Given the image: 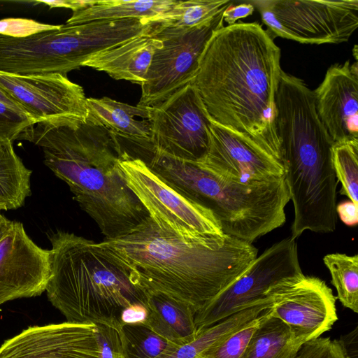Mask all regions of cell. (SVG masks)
Masks as SVG:
<instances>
[{"mask_svg":"<svg viewBox=\"0 0 358 358\" xmlns=\"http://www.w3.org/2000/svg\"><path fill=\"white\" fill-rule=\"evenodd\" d=\"M0 87L14 97L38 122L80 123L87 119L83 88L71 81L66 75L53 73L17 76L0 72Z\"/></svg>","mask_w":358,"mask_h":358,"instance_id":"obj_13","label":"cell"},{"mask_svg":"<svg viewBox=\"0 0 358 358\" xmlns=\"http://www.w3.org/2000/svg\"><path fill=\"white\" fill-rule=\"evenodd\" d=\"M232 0L176 1L168 11L160 15L155 27L192 28L225 10Z\"/></svg>","mask_w":358,"mask_h":358,"instance_id":"obj_24","label":"cell"},{"mask_svg":"<svg viewBox=\"0 0 358 358\" xmlns=\"http://www.w3.org/2000/svg\"><path fill=\"white\" fill-rule=\"evenodd\" d=\"M52 244L48 300L69 322L106 324L120 329L124 310L147 307L149 292L97 243L63 231Z\"/></svg>","mask_w":358,"mask_h":358,"instance_id":"obj_5","label":"cell"},{"mask_svg":"<svg viewBox=\"0 0 358 358\" xmlns=\"http://www.w3.org/2000/svg\"><path fill=\"white\" fill-rule=\"evenodd\" d=\"M263 310V306L258 304L236 313L208 327L191 343L182 345L172 343L156 358H196L213 344L257 317Z\"/></svg>","mask_w":358,"mask_h":358,"instance_id":"obj_23","label":"cell"},{"mask_svg":"<svg viewBox=\"0 0 358 358\" xmlns=\"http://www.w3.org/2000/svg\"><path fill=\"white\" fill-rule=\"evenodd\" d=\"M148 314L147 307L135 304L127 308L122 315V326L128 324H145Z\"/></svg>","mask_w":358,"mask_h":358,"instance_id":"obj_35","label":"cell"},{"mask_svg":"<svg viewBox=\"0 0 358 358\" xmlns=\"http://www.w3.org/2000/svg\"><path fill=\"white\" fill-rule=\"evenodd\" d=\"M119 334L124 358H156L172 344L143 323L123 324Z\"/></svg>","mask_w":358,"mask_h":358,"instance_id":"obj_26","label":"cell"},{"mask_svg":"<svg viewBox=\"0 0 358 358\" xmlns=\"http://www.w3.org/2000/svg\"><path fill=\"white\" fill-rule=\"evenodd\" d=\"M336 213L346 225L353 227L357 224L358 206H356L350 200L336 205Z\"/></svg>","mask_w":358,"mask_h":358,"instance_id":"obj_34","label":"cell"},{"mask_svg":"<svg viewBox=\"0 0 358 358\" xmlns=\"http://www.w3.org/2000/svg\"><path fill=\"white\" fill-rule=\"evenodd\" d=\"M271 314V306L241 328L208 347L196 358H241L255 331Z\"/></svg>","mask_w":358,"mask_h":358,"instance_id":"obj_28","label":"cell"},{"mask_svg":"<svg viewBox=\"0 0 358 358\" xmlns=\"http://www.w3.org/2000/svg\"><path fill=\"white\" fill-rule=\"evenodd\" d=\"M280 49L257 22L215 32L194 80L211 120L261 146L281 162L275 95Z\"/></svg>","mask_w":358,"mask_h":358,"instance_id":"obj_1","label":"cell"},{"mask_svg":"<svg viewBox=\"0 0 358 358\" xmlns=\"http://www.w3.org/2000/svg\"><path fill=\"white\" fill-rule=\"evenodd\" d=\"M18 139L42 148L45 164L68 185L106 239L124 234L149 216L126 183L118 165L124 150L110 129L88 120L43 121L27 127Z\"/></svg>","mask_w":358,"mask_h":358,"instance_id":"obj_3","label":"cell"},{"mask_svg":"<svg viewBox=\"0 0 358 358\" xmlns=\"http://www.w3.org/2000/svg\"><path fill=\"white\" fill-rule=\"evenodd\" d=\"M99 347V358H124L119 330L106 324H94Z\"/></svg>","mask_w":358,"mask_h":358,"instance_id":"obj_32","label":"cell"},{"mask_svg":"<svg viewBox=\"0 0 358 358\" xmlns=\"http://www.w3.org/2000/svg\"><path fill=\"white\" fill-rule=\"evenodd\" d=\"M224 11L194 27L154 29L151 35L162 41V46L154 52L138 105L155 106L194 82L206 45L224 27Z\"/></svg>","mask_w":358,"mask_h":358,"instance_id":"obj_9","label":"cell"},{"mask_svg":"<svg viewBox=\"0 0 358 358\" xmlns=\"http://www.w3.org/2000/svg\"><path fill=\"white\" fill-rule=\"evenodd\" d=\"M271 315L285 322L303 344L329 331L338 320L336 297L326 282L303 275L271 288Z\"/></svg>","mask_w":358,"mask_h":358,"instance_id":"obj_12","label":"cell"},{"mask_svg":"<svg viewBox=\"0 0 358 358\" xmlns=\"http://www.w3.org/2000/svg\"><path fill=\"white\" fill-rule=\"evenodd\" d=\"M147 164L173 188L210 210L226 235L252 243L286 221L290 196L284 176L241 182L197 162L158 152Z\"/></svg>","mask_w":358,"mask_h":358,"instance_id":"obj_6","label":"cell"},{"mask_svg":"<svg viewBox=\"0 0 358 358\" xmlns=\"http://www.w3.org/2000/svg\"><path fill=\"white\" fill-rule=\"evenodd\" d=\"M145 324L178 345L193 341L198 336L196 311L189 303L160 292H149Z\"/></svg>","mask_w":358,"mask_h":358,"instance_id":"obj_20","label":"cell"},{"mask_svg":"<svg viewBox=\"0 0 358 358\" xmlns=\"http://www.w3.org/2000/svg\"><path fill=\"white\" fill-rule=\"evenodd\" d=\"M152 153L201 162L210 143V115L194 85L190 83L150 107Z\"/></svg>","mask_w":358,"mask_h":358,"instance_id":"obj_11","label":"cell"},{"mask_svg":"<svg viewBox=\"0 0 358 358\" xmlns=\"http://www.w3.org/2000/svg\"><path fill=\"white\" fill-rule=\"evenodd\" d=\"M95 325L65 322L33 326L6 340L0 358H99Z\"/></svg>","mask_w":358,"mask_h":358,"instance_id":"obj_16","label":"cell"},{"mask_svg":"<svg viewBox=\"0 0 358 358\" xmlns=\"http://www.w3.org/2000/svg\"><path fill=\"white\" fill-rule=\"evenodd\" d=\"M295 358H348L339 340L319 337L303 343Z\"/></svg>","mask_w":358,"mask_h":358,"instance_id":"obj_30","label":"cell"},{"mask_svg":"<svg viewBox=\"0 0 358 358\" xmlns=\"http://www.w3.org/2000/svg\"><path fill=\"white\" fill-rule=\"evenodd\" d=\"M332 161L340 193L358 206V139L334 143Z\"/></svg>","mask_w":358,"mask_h":358,"instance_id":"obj_27","label":"cell"},{"mask_svg":"<svg viewBox=\"0 0 358 358\" xmlns=\"http://www.w3.org/2000/svg\"><path fill=\"white\" fill-rule=\"evenodd\" d=\"M267 31L302 43L346 42L358 27V0H251Z\"/></svg>","mask_w":358,"mask_h":358,"instance_id":"obj_8","label":"cell"},{"mask_svg":"<svg viewBox=\"0 0 358 358\" xmlns=\"http://www.w3.org/2000/svg\"><path fill=\"white\" fill-rule=\"evenodd\" d=\"M51 271V250L37 245L23 224L12 221L0 241V305L41 295Z\"/></svg>","mask_w":358,"mask_h":358,"instance_id":"obj_14","label":"cell"},{"mask_svg":"<svg viewBox=\"0 0 358 358\" xmlns=\"http://www.w3.org/2000/svg\"><path fill=\"white\" fill-rule=\"evenodd\" d=\"M198 163V162H197ZM206 169L245 183L268 182L284 176L282 163L250 138L212 120Z\"/></svg>","mask_w":358,"mask_h":358,"instance_id":"obj_15","label":"cell"},{"mask_svg":"<svg viewBox=\"0 0 358 358\" xmlns=\"http://www.w3.org/2000/svg\"><path fill=\"white\" fill-rule=\"evenodd\" d=\"M87 120L103 126L119 138L129 139L141 146L150 145V107L131 106L108 96L87 98Z\"/></svg>","mask_w":358,"mask_h":358,"instance_id":"obj_19","label":"cell"},{"mask_svg":"<svg viewBox=\"0 0 358 358\" xmlns=\"http://www.w3.org/2000/svg\"><path fill=\"white\" fill-rule=\"evenodd\" d=\"M303 343L271 314L258 327L241 358H295Z\"/></svg>","mask_w":358,"mask_h":358,"instance_id":"obj_22","label":"cell"},{"mask_svg":"<svg viewBox=\"0 0 358 358\" xmlns=\"http://www.w3.org/2000/svg\"><path fill=\"white\" fill-rule=\"evenodd\" d=\"M37 122L30 115L0 101V145L13 143L27 127Z\"/></svg>","mask_w":358,"mask_h":358,"instance_id":"obj_29","label":"cell"},{"mask_svg":"<svg viewBox=\"0 0 358 358\" xmlns=\"http://www.w3.org/2000/svg\"><path fill=\"white\" fill-rule=\"evenodd\" d=\"M2 210H6V208H5L4 206L0 202V214H1V211Z\"/></svg>","mask_w":358,"mask_h":358,"instance_id":"obj_38","label":"cell"},{"mask_svg":"<svg viewBox=\"0 0 358 358\" xmlns=\"http://www.w3.org/2000/svg\"><path fill=\"white\" fill-rule=\"evenodd\" d=\"M275 108L281 163L294 209L291 237L306 230L332 232L337 223L334 143L319 119L313 92L302 83L282 86Z\"/></svg>","mask_w":358,"mask_h":358,"instance_id":"obj_4","label":"cell"},{"mask_svg":"<svg viewBox=\"0 0 358 358\" xmlns=\"http://www.w3.org/2000/svg\"><path fill=\"white\" fill-rule=\"evenodd\" d=\"M255 10L254 6L249 1H244L239 4H230L223 13L224 21L229 25L236 23L239 19L245 18L252 15Z\"/></svg>","mask_w":358,"mask_h":358,"instance_id":"obj_33","label":"cell"},{"mask_svg":"<svg viewBox=\"0 0 358 358\" xmlns=\"http://www.w3.org/2000/svg\"><path fill=\"white\" fill-rule=\"evenodd\" d=\"M313 94L319 119L334 143L357 140V62L331 66Z\"/></svg>","mask_w":358,"mask_h":358,"instance_id":"obj_17","label":"cell"},{"mask_svg":"<svg viewBox=\"0 0 358 358\" xmlns=\"http://www.w3.org/2000/svg\"><path fill=\"white\" fill-rule=\"evenodd\" d=\"M161 46L162 41L151 34L138 36L94 55L83 66L103 71L117 80L141 85L154 52Z\"/></svg>","mask_w":358,"mask_h":358,"instance_id":"obj_18","label":"cell"},{"mask_svg":"<svg viewBox=\"0 0 358 358\" xmlns=\"http://www.w3.org/2000/svg\"><path fill=\"white\" fill-rule=\"evenodd\" d=\"M323 261L331 276V284L343 306L358 313V255L331 253Z\"/></svg>","mask_w":358,"mask_h":358,"instance_id":"obj_25","label":"cell"},{"mask_svg":"<svg viewBox=\"0 0 358 358\" xmlns=\"http://www.w3.org/2000/svg\"><path fill=\"white\" fill-rule=\"evenodd\" d=\"M148 292H160L198 311L238 278L257 257L252 245L224 234L185 241L148 216L124 234L97 243Z\"/></svg>","mask_w":358,"mask_h":358,"instance_id":"obj_2","label":"cell"},{"mask_svg":"<svg viewBox=\"0 0 358 358\" xmlns=\"http://www.w3.org/2000/svg\"><path fill=\"white\" fill-rule=\"evenodd\" d=\"M52 25L27 18H5L0 20V34L13 38H25L45 31L57 29Z\"/></svg>","mask_w":358,"mask_h":358,"instance_id":"obj_31","label":"cell"},{"mask_svg":"<svg viewBox=\"0 0 358 358\" xmlns=\"http://www.w3.org/2000/svg\"><path fill=\"white\" fill-rule=\"evenodd\" d=\"M177 0H73L74 10L66 25L92 21L142 19L156 22Z\"/></svg>","mask_w":358,"mask_h":358,"instance_id":"obj_21","label":"cell"},{"mask_svg":"<svg viewBox=\"0 0 358 358\" xmlns=\"http://www.w3.org/2000/svg\"><path fill=\"white\" fill-rule=\"evenodd\" d=\"M0 101L19 111L29 114L24 108V107L14 97H13L1 87H0Z\"/></svg>","mask_w":358,"mask_h":358,"instance_id":"obj_36","label":"cell"},{"mask_svg":"<svg viewBox=\"0 0 358 358\" xmlns=\"http://www.w3.org/2000/svg\"><path fill=\"white\" fill-rule=\"evenodd\" d=\"M303 275L296 239L291 236L273 244L257 256L247 269L195 313L197 334L208 327L268 297L273 287Z\"/></svg>","mask_w":358,"mask_h":358,"instance_id":"obj_10","label":"cell"},{"mask_svg":"<svg viewBox=\"0 0 358 358\" xmlns=\"http://www.w3.org/2000/svg\"><path fill=\"white\" fill-rule=\"evenodd\" d=\"M12 221L0 214V241L10 227Z\"/></svg>","mask_w":358,"mask_h":358,"instance_id":"obj_37","label":"cell"},{"mask_svg":"<svg viewBox=\"0 0 358 358\" xmlns=\"http://www.w3.org/2000/svg\"><path fill=\"white\" fill-rule=\"evenodd\" d=\"M118 165L128 187L162 229L192 242L224 235L210 210L173 188L141 158L124 151Z\"/></svg>","mask_w":358,"mask_h":358,"instance_id":"obj_7","label":"cell"}]
</instances>
